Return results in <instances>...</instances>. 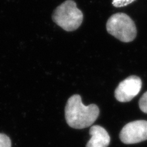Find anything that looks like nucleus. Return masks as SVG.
<instances>
[{"instance_id":"nucleus-6","label":"nucleus","mask_w":147,"mask_h":147,"mask_svg":"<svg viewBox=\"0 0 147 147\" xmlns=\"http://www.w3.org/2000/svg\"><path fill=\"white\" fill-rule=\"evenodd\" d=\"M91 139L86 147H108L110 137L107 131L100 125L92 126L89 130Z\"/></svg>"},{"instance_id":"nucleus-3","label":"nucleus","mask_w":147,"mask_h":147,"mask_svg":"<svg viewBox=\"0 0 147 147\" xmlns=\"http://www.w3.org/2000/svg\"><path fill=\"white\" fill-rule=\"evenodd\" d=\"M106 29L110 35L123 42H132L137 35L134 21L125 13H117L110 16L106 23Z\"/></svg>"},{"instance_id":"nucleus-1","label":"nucleus","mask_w":147,"mask_h":147,"mask_svg":"<svg viewBox=\"0 0 147 147\" xmlns=\"http://www.w3.org/2000/svg\"><path fill=\"white\" fill-rule=\"evenodd\" d=\"M100 115L95 104L86 106L79 95H73L67 100L65 108V117L68 125L74 129H84L93 125Z\"/></svg>"},{"instance_id":"nucleus-4","label":"nucleus","mask_w":147,"mask_h":147,"mask_svg":"<svg viewBox=\"0 0 147 147\" xmlns=\"http://www.w3.org/2000/svg\"><path fill=\"white\" fill-rule=\"evenodd\" d=\"M120 139L124 144H136L147 140V121L138 120L125 125L120 133Z\"/></svg>"},{"instance_id":"nucleus-7","label":"nucleus","mask_w":147,"mask_h":147,"mask_svg":"<svg viewBox=\"0 0 147 147\" xmlns=\"http://www.w3.org/2000/svg\"><path fill=\"white\" fill-rule=\"evenodd\" d=\"M139 107L143 113L147 114V91L140 99Z\"/></svg>"},{"instance_id":"nucleus-5","label":"nucleus","mask_w":147,"mask_h":147,"mask_svg":"<svg viewBox=\"0 0 147 147\" xmlns=\"http://www.w3.org/2000/svg\"><path fill=\"white\" fill-rule=\"evenodd\" d=\"M142 80L136 76H131L121 82L115 91V96L120 102L133 100L142 89Z\"/></svg>"},{"instance_id":"nucleus-9","label":"nucleus","mask_w":147,"mask_h":147,"mask_svg":"<svg viewBox=\"0 0 147 147\" xmlns=\"http://www.w3.org/2000/svg\"><path fill=\"white\" fill-rule=\"evenodd\" d=\"M0 147H11L10 138L3 134H0Z\"/></svg>"},{"instance_id":"nucleus-8","label":"nucleus","mask_w":147,"mask_h":147,"mask_svg":"<svg viewBox=\"0 0 147 147\" xmlns=\"http://www.w3.org/2000/svg\"><path fill=\"white\" fill-rule=\"evenodd\" d=\"M135 1L136 0H113L112 3L116 8H121L126 6Z\"/></svg>"},{"instance_id":"nucleus-2","label":"nucleus","mask_w":147,"mask_h":147,"mask_svg":"<svg viewBox=\"0 0 147 147\" xmlns=\"http://www.w3.org/2000/svg\"><path fill=\"white\" fill-rule=\"evenodd\" d=\"M53 21L66 32H73L81 25L83 14L73 0H67L55 9Z\"/></svg>"}]
</instances>
